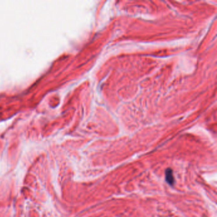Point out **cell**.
I'll use <instances>...</instances> for the list:
<instances>
[{"instance_id":"cell-1","label":"cell","mask_w":217,"mask_h":217,"mask_svg":"<svg viewBox=\"0 0 217 217\" xmlns=\"http://www.w3.org/2000/svg\"><path fill=\"white\" fill-rule=\"evenodd\" d=\"M165 176H166V181L167 183L171 186H173L174 184V178L173 177V170L171 168L166 169V171H165Z\"/></svg>"}]
</instances>
